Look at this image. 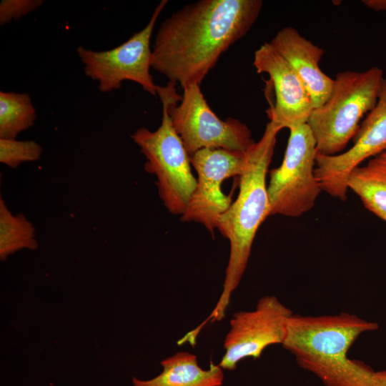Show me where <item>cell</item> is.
<instances>
[{"label":"cell","instance_id":"14","mask_svg":"<svg viewBox=\"0 0 386 386\" xmlns=\"http://www.w3.org/2000/svg\"><path fill=\"white\" fill-rule=\"evenodd\" d=\"M162 372L147 380L132 378L133 386H221L223 370L210 362L209 368L203 370L197 357L187 352H178L161 362Z\"/></svg>","mask_w":386,"mask_h":386},{"label":"cell","instance_id":"9","mask_svg":"<svg viewBox=\"0 0 386 386\" xmlns=\"http://www.w3.org/2000/svg\"><path fill=\"white\" fill-rule=\"evenodd\" d=\"M192 166L197 174V186L181 220L202 224L213 234L217 218L232 203V193L224 194L223 182L243 173L247 152L225 149H202L190 156Z\"/></svg>","mask_w":386,"mask_h":386},{"label":"cell","instance_id":"11","mask_svg":"<svg viewBox=\"0 0 386 386\" xmlns=\"http://www.w3.org/2000/svg\"><path fill=\"white\" fill-rule=\"evenodd\" d=\"M352 146L338 154H317L315 174L322 191L342 201L347 199L350 174L367 159L386 152V79L375 107L354 136Z\"/></svg>","mask_w":386,"mask_h":386},{"label":"cell","instance_id":"22","mask_svg":"<svg viewBox=\"0 0 386 386\" xmlns=\"http://www.w3.org/2000/svg\"><path fill=\"white\" fill-rule=\"evenodd\" d=\"M380 157L384 158L385 159H386V152L382 153L381 154L379 155Z\"/></svg>","mask_w":386,"mask_h":386},{"label":"cell","instance_id":"16","mask_svg":"<svg viewBox=\"0 0 386 386\" xmlns=\"http://www.w3.org/2000/svg\"><path fill=\"white\" fill-rule=\"evenodd\" d=\"M38 242L32 223L21 214H16L0 198V259L5 261L12 254L24 249H36Z\"/></svg>","mask_w":386,"mask_h":386},{"label":"cell","instance_id":"13","mask_svg":"<svg viewBox=\"0 0 386 386\" xmlns=\"http://www.w3.org/2000/svg\"><path fill=\"white\" fill-rule=\"evenodd\" d=\"M287 61L308 92L314 109L330 97L334 79L320 69L324 50L303 37L292 26L277 31L269 42Z\"/></svg>","mask_w":386,"mask_h":386},{"label":"cell","instance_id":"7","mask_svg":"<svg viewBox=\"0 0 386 386\" xmlns=\"http://www.w3.org/2000/svg\"><path fill=\"white\" fill-rule=\"evenodd\" d=\"M167 4L162 0L155 8L148 24L119 46L106 51H94L79 46L77 54L85 74L98 82L103 93L119 89L124 81L139 84L147 92L157 95L159 85L150 74L151 38L154 25Z\"/></svg>","mask_w":386,"mask_h":386},{"label":"cell","instance_id":"19","mask_svg":"<svg viewBox=\"0 0 386 386\" xmlns=\"http://www.w3.org/2000/svg\"><path fill=\"white\" fill-rule=\"evenodd\" d=\"M44 4L42 0H2L0 3V24L1 26L32 12Z\"/></svg>","mask_w":386,"mask_h":386},{"label":"cell","instance_id":"21","mask_svg":"<svg viewBox=\"0 0 386 386\" xmlns=\"http://www.w3.org/2000/svg\"><path fill=\"white\" fill-rule=\"evenodd\" d=\"M375 386H386V370L375 372Z\"/></svg>","mask_w":386,"mask_h":386},{"label":"cell","instance_id":"15","mask_svg":"<svg viewBox=\"0 0 386 386\" xmlns=\"http://www.w3.org/2000/svg\"><path fill=\"white\" fill-rule=\"evenodd\" d=\"M347 185L369 211L386 222V159L377 156L356 167Z\"/></svg>","mask_w":386,"mask_h":386},{"label":"cell","instance_id":"4","mask_svg":"<svg viewBox=\"0 0 386 386\" xmlns=\"http://www.w3.org/2000/svg\"><path fill=\"white\" fill-rule=\"evenodd\" d=\"M176 85L168 81L166 86L158 87L162 104L160 126L154 131L141 127L131 137L147 159L145 171L157 178L158 194L164 207L172 214L182 215L195 189L197 179L192 172L190 156L169 114L171 103L181 96Z\"/></svg>","mask_w":386,"mask_h":386},{"label":"cell","instance_id":"6","mask_svg":"<svg viewBox=\"0 0 386 386\" xmlns=\"http://www.w3.org/2000/svg\"><path fill=\"white\" fill-rule=\"evenodd\" d=\"M289 130L282 162L269 172V216L300 217L314 207L322 191L315 174L317 149L309 126Z\"/></svg>","mask_w":386,"mask_h":386},{"label":"cell","instance_id":"12","mask_svg":"<svg viewBox=\"0 0 386 386\" xmlns=\"http://www.w3.org/2000/svg\"><path fill=\"white\" fill-rule=\"evenodd\" d=\"M257 73H266L274 89L275 102L267 111L271 122L282 129L307 124L314 109L305 87L287 61L268 43H264L254 55Z\"/></svg>","mask_w":386,"mask_h":386},{"label":"cell","instance_id":"3","mask_svg":"<svg viewBox=\"0 0 386 386\" xmlns=\"http://www.w3.org/2000/svg\"><path fill=\"white\" fill-rule=\"evenodd\" d=\"M281 129L280 126L269 121L260 139L247 151L238 196L217 219L216 229L229 242V257L222 292L213 311L202 322L204 325L224 317L231 295L245 272L257 229L269 217L266 177Z\"/></svg>","mask_w":386,"mask_h":386},{"label":"cell","instance_id":"18","mask_svg":"<svg viewBox=\"0 0 386 386\" xmlns=\"http://www.w3.org/2000/svg\"><path fill=\"white\" fill-rule=\"evenodd\" d=\"M42 151L41 147L34 140L0 138V162L13 169L21 163L38 160Z\"/></svg>","mask_w":386,"mask_h":386},{"label":"cell","instance_id":"20","mask_svg":"<svg viewBox=\"0 0 386 386\" xmlns=\"http://www.w3.org/2000/svg\"><path fill=\"white\" fill-rule=\"evenodd\" d=\"M362 2L375 11H386V0H364Z\"/></svg>","mask_w":386,"mask_h":386},{"label":"cell","instance_id":"17","mask_svg":"<svg viewBox=\"0 0 386 386\" xmlns=\"http://www.w3.org/2000/svg\"><path fill=\"white\" fill-rule=\"evenodd\" d=\"M36 119V109L29 94L0 91L1 139H16L31 127Z\"/></svg>","mask_w":386,"mask_h":386},{"label":"cell","instance_id":"1","mask_svg":"<svg viewBox=\"0 0 386 386\" xmlns=\"http://www.w3.org/2000/svg\"><path fill=\"white\" fill-rule=\"evenodd\" d=\"M261 0H201L161 24L152 46L151 67L182 89L200 85L221 55L257 21Z\"/></svg>","mask_w":386,"mask_h":386},{"label":"cell","instance_id":"5","mask_svg":"<svg viewBox=\"0 0 386 386\" xmlns=\"http://www.w3.org/2000/svg\"><path fill=\"white\" fill-rule=\"evenodd\" d=\"M383 79V71L377 66L336 75L330 97L313 109L307 122L318 154L342 153L357 132L361 119L375 107Z\"/></svg>","mask_w":386,"mask_h":386},{"label":"cell","instance_id":"2","mask_svg":"<svg viewBox=\"0 0 386 386\" xmlns=\"http://www.w3.org/2000/svg\"><path fill=\"white\" fill-rule=\"evenodd\" d=\"M377 328L376 322L347 312L293 314L282 345L302 368L315 375L325 386H375V372L350 360L347 353L362 334Z\"/></svg>","mask_w":386,"mask_h":386},{"label":"cell","instance_id":"8","mask_svg":"<svg viewBox=\"0 0 386 386\" xmlns=\"http://www.w3.org/2000/svg\"><path fill=\"white\" fill-rule=\"evenodd\" d=\"M172 123L189 156L202 149L220 148L247 152L255 142L249 127L237 119H220L193 84L169 107Z\"/></svg>","mask_w":386,"mask_h":386},{"label":"cell","instance_id":"10","mask_svg":"<svg viewBox=\"0 0 386 386\" xmlns=\"http://www.w3.org/2000/svg\"><path fill=\"white\" fill-rule=\"evenodd\" d=\"M293 315L275 296L262 297L252 311L235 313L224 341V354L219 364L234 370L247 357L259 358L269 345L282 344L287 323Z\"/></svg>","mask_w":386,"mask_h":386}]
</instances>
